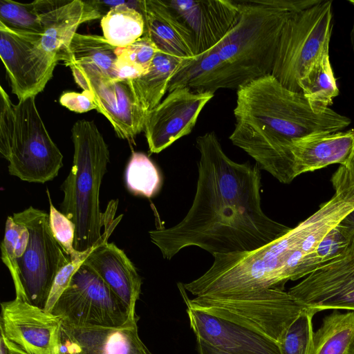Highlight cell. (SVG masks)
Wrapping results in <instances>:
<instances>
[{"label":"cell","instance_id":"cell-38","mask_svg":"<svg viewBox=\"0 0 354 354\" xmlns=\"http://www.w3.org/2000/svg\"><path fill=\"white\" fill-rule=\"evenodd\" d=\"M331 182L335 190L354 188V143L346 162L340 165Z\"/></svg>","mask_w":354,"mask_h":354},{"label":"cell","instance_id":"cell-24","mask_svg":"<svg viewBox=\"0 0 354 354\" xmlns=\"http://www.w3.org/2000/svg\"><path fill=\"white\" fill-rule=\"evenodd\" d=\"M103 37L115 47L129 46L145 33V20L139 1H127L109 10L101 18Z\"/></svg>","mask_w":354,"mask_h":354},{"label":"cell","instance_id":"cell-5","mask_svg":"<svg viewBox=\"0 0 354 354\" xmlns=\"http://www.w3.org/2000/svg\"><path fill=\"white\" fill-rule=\"evenodd\" d=\"M332 5L331 0H294L281 29L271 74L288 89L301 93L300 80L329 50Z\"/></svg>","mask_w":354,"mask_h":354},{"label":"cell","instance_id":"cell-26","mask_svg":"<svg viewBox=\"0 0 354 354\" xmlns=\"http://www.w3.org/2000/svg\"><path fill=\"white\" fill-rule=\"evenodd\" d=\"M301 93L315 113L326 111L338 95L339 89L329 59V50L324 52L299 82Z\"/></svg>","mask_w":354,"mask_h":354},{"label":"cell","instance_id":"cell-13","mask_svg":"<svg viewBox=\"0 0 354 354\" xmlns=\"http://www.w3.org/2000/svg\"><path fill=\"white\" fill-rule=\"evenodd\" d=\"M61 319L16 297L1 304V336L27 354H59Z\"/></svg>","mask_w":354,"mask_h":354},{"label":"cell","instance_id":"cell-11","mask_svg":"<svg viewBox=\"0 0 354 354\" xmlns=\"http://www.w3.org/2000/svg\"><path fill=\"white\" fill-rule=\"evenodd\" d=\"M69 67L77 84L90 93L96 110L108 119L118 138L131 142L144 131L147 116L128 80H113L89 66Z\"/></svg>","mask_w":354,"mask_h":354},{"label":"cell","instance_id":"cell-4","mask_svg":"<svg viewBox=\"0 0 354 354\" xmlns=\"http://www.w3.org/2000/svg\"><path fill=\"white\" fill-rule=\"evenodd\" d=\"M73 165L61 185V212L75 226L74 248L84 252L97 243L105 223L100 209V189L110 162V153L94 122L77 120L71 129Z\"/></svg>","mask_w":354,"mask_h":354},{"label":"cell","instance_id":"cell-31","mask_svg":"<svg viewBox=\"0 0 354 354\" xmlns=\"http://www.w3.org/2000/svg\"><path fill=\"white\" fill-rule=\"evenodd\" d=\"M317 313L314 309L306 308L291 322L278 344L280 354H311L313 317Z\"/></svg>","mask_w":354,"mask_h":354},{"label":"cell","instance_id":"cell-28","mask_svg":"<svg viewBox=\"0 0 354 354\" xmlns=\"http://www.w3.org/2000/svg\"><path fill=\"white\" fill-rule=\"evenodd\" d=\"M158 51V47L145 34L129 46L117 47L116 80H131L147 73Z\"/></svg>","mask_w":354,"mask_h":354},{"label":"cell","instance_id":"cell-41","mask_svg":"<svg viewBox=\"0 0 354 354\" xmlns=\"http://www.w3.org/2000/svg\"><path fill=\"white\" fill-rule=\"evenodd\" d=\"M4 341H5V339H4ZM5 342L8 348L9 354H27V353L23 352L22 351L18 349L17 348H16L15 346H14L11 344H10L9 342H7L6 341H5Z\"/></svg>","mask_w":354,"mask_h":354},{"label":"cell","instance_id":"cell-10","mask_svg":"<svg viewBox=\"0 0 354 354\" xmlns=\"http://www.w3.org/2000/svg\"><path fill=\"white\" fill-rule=\"evenodd\" d=\"M41 35L10 28L0 22V56L19 101L44 91L59 62L43 48Z\"/></svg>","mask_w":354,"mask_h":354},{"label":"cell","instance_id":"cell-3","mask_svg":"<svg viewBox=\"0 0 354 354\" xmlns=\"http://www.w3.org/2000/svg\"><path fill=\"white\" fill-rule=\"evenodd\" d=\"M239 13L213 47L227 67L232 89L272 74L283 26L294 0H236Z\"/></svg>","mask_w":354,"mask_h":354},{"label":"cell","instance_id":"cell-42","mask_svg":"<svg viewBox=\"0 0 354 354\" xmlns=\"http://www.w3.org/2000/svg\"><path fill=\"white\" fill-rule=\"evenodd\" d=\"M0 354H9L8 348L1 336L0 339Z\"/></svg>","mask_w":354,"mask_h":354},{"label":"cell","instance_id":"cell-40","mask_svg":"<svg viewBox=\"0 0 354 354\" xmlns=\"http://www.w3.org/2000/svg\"><path fill=\"white\" fill-rule=\"evenodd\" d=\"M342 222L354 230V209L350 212Z\"/></svg>","mask_w":354,"mask_h":354},{"label":"cell","instance_id":"cell-17","mask_svg":"<svg viewBox=\"0 0 354 354\" xmlns=\"http://www.w3.org/2000/svg\"><path fill=\"white\" fill-rule=\"evenodd\" d=\"M166 1L192 32L196 55L214 47L230 30L239 13L236 0Z\"/></svg>","mask_w":354,"mask_h":354},{"label":"cell","instance_id":"cell-32","mask_svg":"<svg viewBox=\"0 0 354 354\" xmlns=\"http://www.w3.org/2000/svg\"><path fill=\"white\" fill-rule=\"evenodd\" d=\"M0 22L10 28L43 35L38 0L29 3L1 0Z\"/></svg>","mask_w":354,"mask_h":354},{"label":"cell","instance_id":"cell-25","mask_svg":"<svg viewBox=\"0 0 354 354\" xmlns=\"http://www.w3.org/2000/svg\"><path fill=\"white\" fill-rule=\"evenodd\" d=\"M116 48L103 36L77 32L70 44L69 60L65 64L68 67L73 64L89 66L116 80Z\"/></svg>","mask_w":354,"mask_h":354},{"label":"cell","instance_id":"cell-22","mask_svg":"<svg viewBox=\"0 0 354 354\" xmlns=\"http://www.w3.org/2000/svg\"><path fill=\"white\" fill-rule=\"evenodd\" d=\"M182 87L214 94L221 88L232 89L227 67L214 48L182 62L171 79L168 92Z\"/></svg>","mask_w":354,"mask_h":354},{"label":"cell","instance_id":"cell-23","mask_svg":"<svg viewBox=\"0 0 354 354\" xmlns=\"http://www.w3.org/2000/svg\"><path fill=\"white\" fill-rule=\"evenodd\" d=\"M185 59L159 50L147 73L128 80L147 116L162 100L174 72Z\"/></svg>","mask_w":354,"mask_h":354},{"label":"cell","instance_id":"cell-37","mask_svg":"<svg viewBox=\"0 0 354 354\" xmlns=\"http://www.w3.org/2000/svg\"><path fill=\"white\" fill-rule=\"evenodd\" d=\"M59 102L62 106L76 113H86L96 109L90 93L86 91L82 93L66 92L60 97Z\"/></svg>","mask_w":354,"mask_h":354},{"label":"cell","instance_id":"cell-34","mask_svg":"<svg viewBox=\"0 0 354 354\" xmlns=\"http://www.w3.org/2000/svg\"><path fill=\"white\" fill-rule=\"evenodd\" d=\"M46 193L50 205L49 225L53 235L64 252L70 258L71 261L73 260L80 253L74 248L75 224L66 215L54 207L48 189Z\"/></svg>","mask_w":354,"mask_h":354},{"label":"cell","instance_id":"cell-39","mask_svg":"<svg viewBox=\"0 0 354 354\" xmlns=\"http://www.w3.org/2000/svg\"><path fill=\"white\" fill-rule=\"evenodd\" d=\"M197 350L199 354H229L226 352L221 351L202 339L196 338Z\"/></svg>","mask_w":354,"mask_h":354},{"label":"cell","instance_id":"cell-15","mask_svg":"<svg viewBox=\"0 0 354 354\" xmlns=\"http://www.w3.org/2000/svg\"><path fill=\"white\" fill-rule=\"evenodd\" d=\"M137 322L121 327H80L62 322L59 354H152Z\"/></svg>","mask_w":354,"mask_h":354},{"label":"cell","instance_id":"cell-8","mask_svg":"<svg viewBox=\"0 0 354 354\" xmlns=\"http://www.w3.org/2000/svg\"><path fill=\"white\" fill-rule=\"evenodd\" d=\"M50 313L63 323L80 327L118 328L138 319L105 281L84 263Z\"/></svg>","mask_w":354,"mask_h":354},{"label":"cell","instance_id":"cell-21","mask_svg":"<svg viewBox=\"0 0 354 354\" xmlns=\"http://www.w3.org/2000/svg\"><path fill=\"white\" fill-rule=\"evenodd\" d=\"M93 270L124 304L136 314L142 279L124 252L108 241L97 245L83 263Z\"/></svg>","mask_w":354,"mask_h":354},{"label":"cell","instance_id":"cell-18","mask_svg":"<svg viewBox=\"0 0 354 354\" xmlns=\"http://www.w3.org/2000/svg\"><path fill=\"white\" fill-rule=\"evenodd\" d=\"M196 338L229 354H280L277 343L234 323L187 307Z\"/></svg>","mask_w":354,"mask_h":354},{"label":"cell","instance_id":"cell-2","mask_svg":"<svg viewBox=\"0 0 354 354\" xmlns=\"http://www.w3.org/2000/svg\"><path fill=\"white\" fill-rule=\"evenodd\" d=\"M234 115L232 143L283 184L295 179L289 153L292 140L341 131L351 124L348 117L330 108L315 113L302 93L288 89L271 74L236 90Z\"/></svg>","mask_w":354,"mask_h":354},{"label":"cell","instance_id":"cell-35","mask_svg":"<svg viewBox=\"0 0 354 354\" xmlns=\"http://www.w3.org/2000/svg\"><path fill=\"white\" fill-rule=\"evenodd\" d=\"M15 129V104L2 86L0 87V153L6 159Z\"/></svg>","mask_w":354,"mask_h":354},{"label":"cell","instance_id":"cell-20","mask_svg":"<svg viewBox=\"0 0 354 354\" xmlns=\"http://www.w3.org/2000/svg\"><path fill=\"white\" fill-rule=\"evenodd\" d=\"M353 143L354 129L315 133L292 140L289 153L293 177L333 164L344 165Z\"/></svg>","mask_w":354,"mask_h":354},{"label":"cell","instance_id":"cell-29","mask_svg":"<svg viewBox=\"0 0 354 354\" xmlns=\"http://www.w3.org/2000/svg\"><path fill=\"white\" fill-rule=\"evenodd\" d=\"M354 238V230L342 221L330 230L315 250L307 256L297 271V279L303 278L321 265L341 254Z\"/></svg>","mask_w":354,"mask_h":354},{"label":"cell","instance_id":"cell-16","mask_svg":"<svg viewBox=\"0 0 354 354\" xmlns=\"http://www.w3.org/2000/svg\"><path fill=\"white\" fill-rule=\"evenodd\" d=\"M43 48L59 61L69 60V48L79 26L102 16L93 1L39 0Z\"/></svg>","mask_w":354,"mask_h":354},{"label":"cell","instance_id":"cell-30","mask_svg":"<svg viewBox=\"0 0 354 354\" xmlns=\"http://www.w3.org/2000/svg\"><path fill=\"white\" fill-rule=\"evenodd\" d=\"M124 177L128 190L136 196L151 198L161 187L162 179L158 168L141 152H132Z\"/></svg>","mask_w":354,"mask_h":354},{"label":"cell","instance_id":"cell-19","mask_svg":"<svg viewBox=\"0 0 354 354\" xmlns=\"http://www.w3.org/2000/svg\"><path fill=\"white\" fill-rule=\"evenodd\" d=\"M145 20V33L160 51L190 59L196 54L192 32L166 1H139Z\"/></svg>","mask_w":354,"mask_h":354},{"label":"cell","instance_id":"cell-44","mask_svg":"<svg viewBox=\"0 0 354 354\" xmlns=\"http://www.w3.org/2000/svg\"><path fill=\"white\" fill-rule=\"evenodd\" d=\"M346 354H354V338Z\"/></svg>","mask_w":354,"mask_h":354},{"label":"cell","instance_id":"cell-33","mask_svg":"<svg viewBox=\"0 0 354 354\" xmlns=\"http://www.w3.org/2000/svg\"><path fill=\"white\" fill-rule=\"evenodd\" d=\"M29 236L25 225L15 222L12 216H8L4 237L1 243V260L10 271L14 286L18 283L17 262L27 248Z\"/></svg>","mask_w":354,"mask_h":354},{"label":"cell","instance_id":"cell-36","mask_svg":"<svg viewBox=\"0 0 354 354\" xmlns=\"http://www.w3.org/2000/svg\"><path fill=\"white\" fill-rule=\"evenodd\" d=\"M97 245V244L84 252H80L77 257L71 260L59 270L52 285L44 308L46 310L49 312L52 310L59 297L68 286L75 271L83 264L85 259Z\"/></svg>","mask_w":354,"mask_h":354},{"label":"cell","instance_id":"cell-43","mask_svg":"<svg viewBox=\"0 0 354 354\" xmlns=\"http://www.w3.org/2000/svg\"><path fill=\"white\" fill-rule=\"evenodd\" d=\"M350 2L354 4V1H350ZM350 39H351V44L353 52L354 53V18H353L352 28H351V30L350 32Z\"/></svg>","mask_w":354,"mask_h":354},{"label":"cell","instance_id":"cell-6","mask_svg":"<svg viewBox=\"0 0 354 354\" xmlns=\"http://www.w3.org/2000/svg\"><path fill=\"white\" fill-rule=\"evenodd\" d=\"M178 287L187 307L234 323L277 344L288 326L307 308L280 288L189 299L183 283H178Z\"/></svg>","mask_w":354,"mask_h":354},{"label":"cell","instance_id":"cell-1","mask_svg":"<svg viewBox=\"0 0 354 354\" xmlns=\"http://www.w3.org/2000/svg\"><path fill=\"white\" fill-rule=\"evenodd\" d=\"M196 147L200 157L192 205L178 223L149 232L164 259L189 246L212 255L249 252L290 230L263 211L257 163L232 160L214 131L198 136Z\"/></svg>","mask_w":354,"mask_h":354},{"label":"cell","instance_id":"cell-9","mask_svg":"<svg viewBox=\"0 0 354 354\" xmlns=\"http://www.w3.org/2000/svg\"><path fill=\"white\" fill-rule=\"evenodd\" d=\"M6 160L11 176L29 183L52 180L63 166V156L45 127L35 97L15 105V129Z\"/></svg>","mask_w":354,"mask_h":354},{"label":"cell","instance_id":"cell-7","mask_svg":"<svg viewBox=\"0 0 354 354\" xmlns=\"http://www.w3.org/2000/svg\"><path fill=\"white\" fill-rule=\"evenodd\" d=\"M12 217L30 234L27 248L17 262L16 297L44 309L56 275L71 259L54 238L46 212L30 206Z\"/></svg>","mask_w":354,"mask_h":354},{"label":"cell","instance_id":"cell-27","mask_svg":"<svg viewBox=\"0 0 354 354\" xmlns=\"http://www.w3.org/2000/svg\"><path fill=\"white\" fill-rule=\"evenodd\" d=\"M354 338V311L333 310L313 333L311 354H346Z\"/></svg>","mask_w":354,"mask_h":354},{"label":"cell","instance_id":"cell-14","mask_svg":"<svg viewBox=\"0 0 354 354\" xmlns=\"http://www.w3.org/2000/svg\"><path fill=\"white\" fill-rule=\"evenodd\" d=\"M214 94L187 87L169 92L147 115L144 131L151 153H158L189 134L198 116Z\"/></svg>","mask_w":354,"mask_h":354},{"label":"cell","instance_id":"cell-12","mask_svg":"<svg viewBox=\"0 0 354 354\" xmlns=\"http://www.w3.org/2000/svg\"><path fill=\"white\" fill-rule=\"evenodd\" d=\"M288 292L317 313L354 311V238L341 254L310 272Z\"/></svg>","mask_w":354,"mask_h":354}]
</instances>
